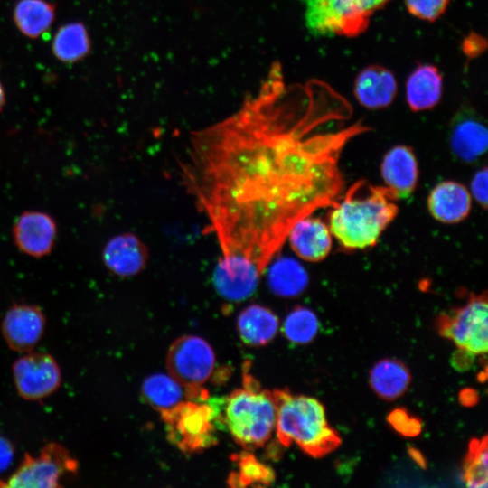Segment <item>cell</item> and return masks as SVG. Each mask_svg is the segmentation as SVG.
Returning <instances> with one entry per match:
<instances>
[{
    "instance_id": "obj_17",
    "label": "cell",
    "mask_w": 488,
    "mask_h": 488,
    "mask_svg": "<svg viewBox=\"0 0 488 488\" xmlns=\"http://www.w3.org/2000/svg\"><path fill=\"white\" fill-rule=\"evenodd\" d=\"M380 174L385 186L399 199L409 197L418 180V164L412 148L404 145L390 148L381 161Z\"/></svg>"
},
{
    "instance_id": "obj_35",
    "label": "cell",
    "mask_w": 488,
    "mask_h": 488,
    "mask_svg": "<svg viewBox=\"0 0 488 488\" xmlns=\"http://www.w3.org/2000/svg\"><path fill=\"white\" fill-rule=\"evenodd\" d=\"M5 104V92L2 82L0 81V111L3 109Z\"/></svg>"
},
{
    "instance_id": "obj_27",
    "label": "cell",
    "mask_w": 488,
    "mask_h": 488,
    "mask_svg": "<svg viewBox=\"0 0 488 488\" xmlns=\"http://www.w3.org/2000/svg\"><path fill=\"white\" fill-rule=\"evenodd\" d=\"M463 479L466 486L485 488L488 481L487 436L474 438L463 465Z\"/></svg>"
},
{
    "instance_id": "obj_25",
    "label": "cell",
    "mask_w": 488,
    "mask_h": 488,
    "mask_svg": "<svg viewBox=\"0 0 488 488\" xmlns=\"http://www.w3.org/2000/svg\"><path fill=\"white\" fill-rule=\"evenodd\" d=\"M232 461L236 469L228 478V483L232 487L267 486L275 481L272 468L249 452L244 451L233 455Z\"/></svg>"
},
{
    "instance_id": "obj_12",
    "label": "cell",
    "mask_w": 488,
    "mask_h": 488,
    "mask_svg": "<svg viewBox=\"0 0 488 488\" xmlns=\"http://www.w3.org/2000/svg\"><path fill=\"white\" fill-rule=\"evenodd\" d=\"M12 233L14 244L21 252L40 258L53 249L57 223L44 211H25L14 221Z\"/></svg>"
},
{
    "instance_id": "obj_31",
    "label": "cell",
    "mask_w": 488,
    "mask_h": 488,
    "mask_svg": "<svg viewBox=\"0 0 488 488\" xmlns=\"http://www.w3.org/2000/svg\"><path fill=\"white\" fill-rule=\"evenodd\" d=\"M487 47L486 39L476 32L469 33L462 42V52L468 60L482 55Z\"/></svg>"
},
{
    "instance_id": "obj_33",
    "label": "cell",
    "mask_w": 488,
    "mask_h": 488,
    "mask_svg": "<svg viewBox=\"0 0 488 488\" xmlns=\"http://www.w3.org/2000/svg\"><path fill=\"white\" fill-rule=\"evenodd\" d=\"M14 451L13 443L0 435V474L6 471L13 463Z\"/></svg>"
},
{
    "instance_id": "obj_23",
    "label": "cell",
    "mask_w": 488,
    "mask_h": 488,
    "mask_svg": "<svg viewBox=\"0 0 488 488\" xmlns=\"http://www.w3.org/2000/svg\"><path fill=\"white\" fill-rule=\"evenodd\" d=\"M408 368L395 359L379 361L370 372V383L380 398L393 400L403 395L410 383Z\"/></svg>"
},
{
    "instance_id": "obj_1",
    "label": "cell",
    "mask_w": 488,
    "mask_h": 488,
    "mask_svg": "<svg viewBox=\"0 0 488 488\" xmlns=\"http://www.w3.org/2000/svg\"><path fill=\"white\" fill-rule=\"evenodd\" d=\"M305 93L286 86L275 63L256 93L193 131L179 155L180 183L216 239L217 266L262 276L293 225L341 197L342 153L368 127L322 131L342 115Z\"/></svg>"
},
{
    "instance_id": "obj_4",
    "label": "cell",
    "mask_w": 488,
    "mask_h": 488,
    "mask_svg": "<svg viewBox=\"0 0 488 488\" xmlns=\"http://www.w3.org/2000/svg\"><path fill=\"white\" fill-rule=\"evenodd\" d=\"M225 399L222 420L234 441L246 450L263 446L275 432L277 406L273 392L253 380Z\"/></svg>"
},
{
    "instance_id": "obj_28",
    "label": "cell",
    "mask_w": 488,
    "mask_h": 488,
    "mask_svg": "<svg viewBox=\"0 0 488 488\" xmlns=\"http://www.w3.org/2000/svg\"><path fill=\"white\" fill-rule=\"evenodd\" d=\"M319 330L316 314L305 306L295 307L286 317L283 324L285 336L293 343L305 344L312 342Z\"/></svg>"
},
{
    "instance_id": "obj_16",
    "label": "cell",
    "mask_w": 488,
    "mask_h": 488,
    "mask_svg": "<svg viewBox=\"0 0 488 488\" xmlns=\"http://www.w3.org/2000/svg\"><path fill=\"white\" fill-rule=\"evenodd\" d=\"M328 225L312 215L296 221L286 240L296 256L305 261L318 262L330 253L333 239Z\"/></svg>"
},
{
    "instance_id": "obj_21",
    "label": "cell",
    "mask_w": 488,
    "mask_h": 488,
    "mask_svg": "<svg viewBox=\"0 0 488 488\" xmlns=\"http://www.w3.org/2000/svg\"><path fill=\"white\" fill-rule=\"evenodd\" d=\"M56 16V5L49 0H18L13 9V21L27 38L37 39L48 32Z\"/></svg>"
},
{
    "instance_id": "obj_15",
    "label": "cell",
    "mask_w": 488,
    "mask_h": 488,
    "mask_svg": "<svg viewBox=\"0 0 488 488\" xmlns=\"http://www.w3.org/2000/svg\"><path fill=\"white\" fill-rule=\"evenodd\" d=\"M397 92L395 75L379 64L363 68L354 80L353 94L358 102L369 109L387 108L395 99Z\"/></svg>"
},
{
    "instance_id": "obj_18",
    "label": "cell",
    "mask_w": 488,
    "mask_h": 488,
    "mask_svg": "<svg viewBox=\"0 0 488 488\" xmlns=\"http://www.w3.org/2000/svg\"><path fill=\"white\" fill-rule=\"evenodd\" d=\"M472 197L460 183L445 181L436 185L427 197V208L434 219L454 224L465 220L471 211Z\"/></svg>"
},
{
    "instance_id": "obj_32",
    "label": "cell",
    "mask_w": 488,
    "mask_h": 488,
    "mask_svg": "<svg viewBox=\"0 0 488 488\" xmlns=\"http://www.w3.org/2000/svg\"><path fill=\"white\" fill-rule=\"evenodd\" d=\"M487 168L477 171L471 181V193L474 199L483 208L487 206Z\"/></svg>"
},
{
    "instance_id": "obj_10",
    "label": "cell",
    "mask_w": 488,
    "mask_h": 488,
    "mask_svg": "<svg viewBox=\"0 0 488 488\" xmlns=\"http://www.w3.org/2000/svg\"><path fill=\"white\" fill-rule=\"evenodd\" d=\"M13 377L20 397L41 400L55 392L61 382L56 360L49 353L28 352L13 364Z\"/></svg>"
},
{
    "instance_id": "obj_14",
    "label": "cell",
    "mask_w": 488,
    "mask_h": 488,
    "mask_svg": "<svg viewBox=\"0 0 488 488\" xmlns=\"http://www.w3.org/2000/svg\"><path fill=\"white\" fill-rule=\"evenodd\" d=\"M102 259L110 272L121 277H129L145 267L149 251L136 235L125 232L112 237L106 243Z\"/></svg>"
},
{
    "instance_id": "obj_34",
    "label": "cell",
    "mask_w": 488,
    "mask_h": 488,
    "mask_svg": "<svg viewBox=\"0 0 488 488\" xmlns=\"http://www.w3.org/2000/svg\"><path fill=\"white\" fill-rule=\"evenodd\" d=\"M364 13L371 16L375 12L382 9L390 0H352Z\"/></svg>"
},
{
    "instance_id": "obj_19",
    "label": "cell",
    "mask_w": 488,
    "mask_h": 488,
    "mask_svg": "<svg viewBox=\"0 0 488 488\" xmlns=\"http://www.w3.org/2000/svg\"><path fill=\"white\" fill-rule=\"evenodd\" d=\"M406 100L410 110L426 111L442 99L443 76L432 64H419L408 75L405 85Z\"/></svg>"
},
{
    "instance_id": "obj_11",
    "label": "cell",
    "mask_w": 488,
    "mask_h": 488,
    "mask_svg": "<svg viewBox=\"0 0 488 488\" xmlns=\"http://www.w3.org/2000/svg\"><path fill=\"white\" fill-rule=\"evenodd\" d=\"M448 137L453 155L464 163H475L486 152V125L481 115L469 105H462L453 117Z\"/></svg>"
},
{
    "instance_id": "obj_5",
    "label": "cell",
    "mask_w": 488,
    "mask_h": 488,
    "mask_svg": "<svg viewBox=\"0 0 488 488\" xmlns=\"http://www.w3.org/2000/svg\"><path fill=\"white\" fill-rule=\"evenodd\" d=\"M221 410L211 402L184 399L161 415L169 441L183 453L203 451L216 443Z\"/></svg>"
},
{
    "instance_id": "obj_9",
    "label": "cell",
    "mask_w": 488,
    "mask_h": 488,
    "mask_svg": "<svg viewBox=\"0 0 488 488\" xmlns=\"http://www.w3.org/2000/svg\"><path fill=\"white\" fill-rule=\"evenodd\" d=\"M305 26L314 36L355 37L364 33L371 16L352 0H302Z\"/></svg>"
},
{
    "instance_id": "obj_24",
    "label": "cell",
    "mask_w": 488,
    "mask_h": 488,
    "mask_svg": "<svg viewBox=\"0 0 488 488\" xmlns=\"http://www.w3.org/2000/svg\"><path fill=\"white\" fill-rule=\"evenodd\" d=\"M144 399L160 414L166 412L187 399L185 389L171 375L155 373L142 383Z\"/></svg>"
},
{
    "instance_id": "obj_3",
    "label": "cell",
    "mask_w": 488,
    "mask_h": 488,
    "mask_svg": "<svg viewBox=\"0 0 488 488\" xmlns=\"http://www.w3.org/2000/svg\"><path fill=\"white\" fill-rule=\"evenodd\" d=\"M272 392L277 406L275 433L280 445L296 444L313 457H322L340 446L341 438L328 424L318 399L286 389Z\"/></svg>"
},
{
    "instance_id": "obj_13",
    "label": "cell",
    "mask_w": 488,
    "mask_h": 488,
    "mask_svg": "<svg viewBox=\"0 0 488 488\" xmlns=\"http://www.w3.org/2000/svg\"><path fill=\"white\" fill-rule=\"evenodd\" d=\"M45 322L44 314L38 306L16 304L5 313L1 324V332L11 350L28 352L42 337Z\"/></svg>"
},
{
    "instance_id": "obj_7",
    "label": "cell",
    "mask_w": 488,
    "mask_h": 488,
    "mask_svg": "<svg viewBox=\"0 0 488 488\" xmlns=\"http://www.w3.org/2000/svg\"><path fill=\"white\" fill-rule=\"evenodd\" d=\"M79 464L70 453L57 443L46 444L37 455L24 454L17 469L0 486L16 488H55L66 477L77 474Z\"/></svg>"
},
{
    "instance_id": "obj_29",
    "label": "cell",
    "mask_w": 488,
    "mask_h": 488,
    "mask_svg": "<svg viewBox=\"0 0 488 488\" xmlns=\"http://www.w3.org/2000/svg\"><path fill=\"white\" fill-rule=\"evenodd\" d=\"M408 12L416 18L435 22L446 11L450 0H404Z\"/></svg>"
},
{
    "instance_id": "obj_20",
    "label": "cell",
    "mask_w": 488,
    "mask_h": 488,
    "mask_svg": "<svg viewBox=\"0 0 488 488\" xmlns=\"http://www.w3.org/2000/svg\"><path fill=\"white\" fill-rule=\"evenodd\" d=\"M279 321L269 308L250 305L237 318V330L242 342L250 346H262L270 343L278 330Z\"/></svg>"
},
{
    "instance_id": "obj_2",
    "label": "cell",
    "mask_w": 488,
    "mask_h": 488,
    "mask_svg": "<svg viewBox=\"0 0 488 488\" xmlns=\"http://www.w3.org/2000/svg\"><path fill=\"white\" fill-rule=\"evenodd\" d=\"M398 196L365 180L352 184L332 205L328 228L344 250L373 247L398 214Z\"/></svg>"
},
{
    "instance_id": "obj_26",
    "label": "cell",
    "mask_w": 488,
    "mask_h": 488,
    "mask_svg": "<svg viewBox=\"0 0 488 488\" xmlns=\"http://www.w3.org/2000/svg\"><path fill=\"white\" fill-rule=\"evenodd\" d=\"M305 269L290 258H282L270 267L268 285L273 293L281 296H296L307 286Z\"/></svg>"
},
{
    "instance_id": "obj_22",
    "label": "cell",
    "mask_w": 488,
    "mask_h": 488,
    "mask_svg": "<svg viewBox=\"0 0 488 488\" xmlns=\"http://www.w3.org/2000/svg\"><path fill=\"white\" fill-rule=\"evenodd\" d=\"M91 50L89 31L81 22L60 26L52 42L53 56L63 63H76L86 58Z\"/></svg>"
},
{
    "instance_id": "obj_8",
    "label": "cell",
    "mask_w": 488,
    "mask_h": 488,
    "mask_svg": "<svg viewBox=\"0 0 488 488\" xmlns=\"http://www.w3.org/2000/svg\"><path fill=\"white\" fill-rule=\"evenodd\" d=\"M439 333L473 354L488 348V305L486 293L472 294L468 301L438 317Z\"/></svg>"
},
{
    "instance_id": "obj_6",
    "label": "cell",
    "mask_w": 488,
    "mask_h": 488,
    "mask_svg": "<svg viewBox=\"0 0 488 488\" xmlns=\"http://www.w3.org/2000/svg\"><path fill=\"white\" fill-rule=\"evenodd\" d=\"M214 366L213 349L196 335L175 339L166 354L168 374L185 389L187 399L200 400L201 388L211 376Z\"/></svg>"
},
{
    "instance_id": "obj_30",
    "label": "cell",
    "mask_w": 488,
    "mask_h": 488,
    "mask_svg": "<svg viewBox=\"0 0 488 488\" xmlns=\"http://www.w3.org/2000/svg\"><path fill=\"white\" fill-rule=\"evenodd\" d=\"M389 420L398 431L406 436L417 435L420 430L419 422L401 409L393 411Z\"/></svg>"
}]
</instances>
